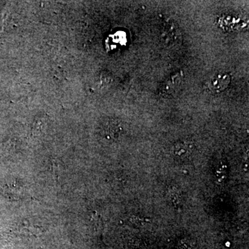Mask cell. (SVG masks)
<instances>
[{
    "instance_id": "1",
    "label": "cell",
    "mask_w": 249,
    "mask_h": 249,
    "mask_svg": "<svg viewBox=\"0 0 249 249\" xmlns=\"http://www.w3.org/2000/svg\"><path fill=\"white\" fill-rule=\"evenodd\" d=\"M231 83V76L229 73H218L210 79L208 83V88L211 92L219 93L222 92Z\"/></svg>"
},
{
    "instance_id": "4",
    "label": "cell",
    "mask_w": 249,
    "mask_h": 249,
    "mask_svg": "<svg viewBox=\"0 0 249 249\" xmlns=\"http://www.w3.org/2000/svg\"><path fill=\"white\" fill-rule=\"evenodd\" d=\"M103 130L109 138H117L122 132V127L119 121L109 119L103 125Z\"/></svg>"
},
{
    "instance_id": "5",
    "label": "cell",
    "mask_w": 249,
    "mask_h": 249,
    "mask_svg": "<svg viewBox=\"0 0 249 249\" xmlns=\"http://www.w3.org/2000/svg\"><path fill=\"white\" fill-rule=\"evenodd\" d=\"M167 197L168 201L173 206H178L181 201V196L180 192L176 188H171L167 192Z\"/></svg>"
},
{
    "instance_id": "2",
    "label": "cell",
    "mask_w": 249,
    "mask_h": 249,
    "mask_svg": "<svg viewBox=\"0 0 249 249\" xmlns=\"http://www.w3.org/2000/svg\"><path fill=\"white\" fill-rule=\"evenodd\" d=\"M194 150V143L191 141L184 140L176 142L172 149V152L175 158L183 160L191 157Z\"/></svg>"
},
{
    "instance_id": "3",
    "label": "cell",
    "mask_w": 249,
    "mask_h": 249,
    "mask_svg": "<svg viewBox=\"0 0 249 249\" xmlns=\"http://www.w3.org/2000/svg\"><path fill=\"white\" fill-rule=\"evenodd\" d=\"M183 76L180 73H176L171 77H170L166 81L163 83L162 86L161 92L163 96H168L173 95L177 92L181 86L182 82Z\"/></svg>"
},
{
    "instance_id": "6",
    "label": "cell",
    "mask_w": 249,
    "mask_h": 249,
    "mask_svg": "<svg viewBox=\"0 0 249 249\" xmlns=\"http://www.w3.org/2000/svg\"><path fill=\"white\" fill-rule=\"evenodd\" d=\"M176 249H193L191 241L187 239L180 240L177 245Z\"/></svg>"
}]
</instances>
